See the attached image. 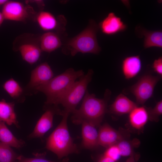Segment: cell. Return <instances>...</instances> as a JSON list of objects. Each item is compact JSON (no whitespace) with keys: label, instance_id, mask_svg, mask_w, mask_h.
Wrapping results in <instances>:
<instances>
[{"label":"cell","instance_id":"4316f807","mask_svg":"<svg viewBox=\"0 0 162 162\" xmlns=\"http://www.w3.org/2000/svg\"><path fill=\"white\" fill-rule=\"evenodd\" d=\"M103 154L115 161L118 160L121 156L119 149L116 144L106 148Z\"/></svg>","mask_w":162,"mask_h":162},{"label":"cell","instance_id":"9c48e42d","mask_svg":"<svg viewBox=\"0 0 162 162\" xmlns=\"http://www.w3.org/2000/svg\"><path fill=\"white\" fill-rule=\"evenodd\" d=\"M28 8L20 2L8 1L3 6L1 12L5 20L23 21L29 16Z\"/></svg>","mask_w":162,"mask_h":162},{"label":"cell","instance_id":"7402d4cb","mask_svg":"<svg viewBox=\"0 0 162 162\" xmlns=\"http://www.w3.org/2000/svg\"><path fill=\"white\" fill-rule=\"evenodd\" d=\"M4 90L13 99L21 101L20 98L23 95V90L19 84L13 78L6 81L3 85Z\"/></svg>","mask_w":162,"mask_h":162},{"label":"cell","instance_id":"cb8c5ba5","mask_svg":"<svg viewBox=\"0 0 162 162\" xmlns=\"http://www.w3.org/2000/svg\"><path fill=\"white\" fill-rule=\"evenodd\" d=\"M18 156L10 146L0 142V162H15Z\"/></svg>","mask_w":162,"mask_h":162},{"label":"cell","instance_id":"8992f818","mask_svg":"<svg viewBox=\"0 0 162 162\" xmlns=\"http://www.w3.org/2000/svg\"><path fill=\"white\" fill-rule=\"evenodd\" d=\"M162 77L146 74L142 76L130 88L135 97L137 105H143L153 95L154 88Z\"/></svg>","mask_w":162,"mask_h":162},{"label":"cell","instance_id":"2e32d148","mask_svg":"<svg viewBox=\"0 0 162 162\" xmlns=\"http://www.w3.org/2000/svg\"><path fill=\"white\" fill-rule=\"evenodd\" d=\"M129 120L133 128L138 130L142 129L148 120L146 107H136L129 113Z\"/></svg>","mask_w":162,"mask_h":162},{"label":"cell","instance_id":"484cf974","mask_svg":"<svg viewBox=\"0 0 162 162\" xmlns=\"http://www.w3.org/2000/svg\"><path fill=\"white\" fill-rule=\"evenodd\" d=\"M146 108L148 115V120L155 122H158L159 116L162 114V100L157 102L154 108L146 107Z\"/></svg>","mask_w":162,"mask_h":162},{"label":"cell","instance_id":"4dcf8cb0","mask_svg":"<svg viewBox=\"0 0 162 162\" xmlns=\"http://www.w3.org/2000/svg\"><path fill=\"white\" fill-rule=\"evenodd\" d=\"M4 18L1 11H0V26L3 23L4 20Z\"/></svg>","mask_w":162,"mask_h":162},{"label":"cell","instance_id":"44dd1931","mask_svg":"<svg viewBox=\"0 0 162 162\" xmlns=\"http://www.w3.org/2000/svg\"><path fill=\"white\" fill-rule=\"evenodd\" d=\"M36 20L40 27L44 31L54 29L57 25V21L55 16L47 11L40 12L37 15Z\"/></svg>","mask_w":162,"mask_h":162},{"label":"cell","instance_id":"f1b7e54d","mask_svg":"<svg viewBox=\"0 0 162 162\" xmlns=\"http://www.w3.org/2000/svg\"><path fill=\"white\" fill-rule=\"evenodd\" d=\"M97 162H116L102 154L99 157Z\"/></svg>","mask_w":162,"mask_h":162},{"label":"cell","instance_id":"5bb4252c","mask_svg":"<svg viewBox=\"0 0 162 162\" xmlns=\"http://www.w3.org/2000/svg\"><path fill=\"white\" fill-rule=\"evenodd\" d=\"M137 106L136 103L129 99L122 94H119L111 105L110 112L118 115L129 113Z\"/></svg>","mask_w":162,"mask_h":162},{"label":"cell","instance_id":"8fae6325","mask_svg":"<svg viewBox=\"0 0 162 162\" xmlns=\"http://www.w3.org/2000/svg\"><path fill=\"white\" fill-rule=\"evenodd\" d=\"M102 32L107 35H113L125 30L127 25L121 18L113 12L110 13L99 24Z\"/></svg>","mask_w":162,"mask_h":162},{"label":"cell","instance_id":"ba28073f","mask_svg":"<svg viewBox=\"0 0 162 162\" xmlns=\"http://www.w3.org/2000/svg\"><path fill=\"white\" fill-rule=\"evenodd\" d=\"M53 76V73L48 64L46 62L41 63L32 71L26 88L35 93L37 87L50 80Z\"/></svg>","mask_w":162,"mask_h":162},{"label":"cell","instance_id":"3957f363","mask_svg":"<svg viewBox=\"0 0 162 162\" xmlns=\"http://www.w3.org/2000/svg\"><path fill=\"white\" fill-rule=\"evenodd\" d=\"M70 114L64 110L61 111L60 115L62 116V120L46 139L45 148L56 154L59 159L70 154L79 153L68 130L67 121Z\"/></svg>","mask_w":162,"mask_h":162},{"label":"cell","instance_id":"d4e9b609","mask_svg":"<svg viewBox=\"0 0 162 162\" xmlns=\"http://www.w3.org/2000/svg\"><path fill=\"white\" fill-rule=\"evenodd\" d=\"M46 153H38L34 154V157L32 158L25 157L22 155H19L15 162H68L69 158L66 157L62 161L56 162L50 160L45 158Z\"/></svg>","mask_w":162,"mask_h":162},{"label":"cell","instance_id":"83f0119b","mask_svg":"<svg viewBox=\"0 0 162 162\" xmlns=\"http://www.w3.org/2000/svg\"><path fill=\"white\" fill-rule=\"evenodd\" d=\"M152 67L154 72L158 76L162 77V57H160L155 60L152 64Z\"/></svg>","mask_w":162,"mask_h":162},{"label":"cell","instance_id":"1f68e13d","mask_svg":"<svg viewBox=\"0 0 162 162\" xmlns=\"http://www.w3.org/2000/svg\"><path fill=\"white\" fill-rule=\"evenodd\" d=\"M8 1V0H0V6L4 5Z\"/></svg>","mask_w":162,"mask_h":162},{"label":"cell","instance_id":"7c38bea8","mask_svg":"<svg viewBox=\"0 0 162 162\" xmlns=\"http://www.w3.org/2000/svg\"><path fill=\"white\" fill-rule=\"evenodd\" d=\"M82 145L86 149L93 150L99 146L98 132L95 127L88 122H82Z\"/></svg>","mask_w":162,"mask_h":162},{"label":"cell","instance_id":"277c9868","mask_svg":"<svg viewBox=\"0 0 162 162\" xmlns=\"http://www.w3.org/2000/svg\"><path fill=\"white\" fill-rule=\"evenodd\" d=\"M98 29V26L95 22L91 21L86 28L69 40L66 46L71 55L74 56L79 52L98 54L101 48L96 37Z\"/></svg>","mask_w":162,"mask_h":162},{"label":"cell","instance_id":"4fadbf2b","mask_svg":"<svg viewBox=\"0 0 162 162\" xmlns=\"http://www.w3.org/2000/svg\"><path fill=\"white\" fill-rule=\"evenodd\" d=\"M122 70L125 79L129 80L136 76L142 68V62L139 55L129 56L122 61Z\"/></svg>","mask_w":162,"mask_h":162},{"label":"cell","instance_id":"6da1fadb","mask_svg":"<svg viewBox=\"0 0 162 162\" xmlns=\"http://www.w3.org/2000/svg\"><path fill=\"white\" fill-rule=\"evenodd\" d=\"M111 94L110 91L107 89L104 98L100 99L96 97L94 94H90L87 90L80 107L72 112L73 122L80 124L85 121L95 127L99 126L106 112Z\"/></svg>","mask_w":162,"mask_h":162},{"label":"cell","instance_id":"f546056e","mask_svg":"<svg viewBox=\"0 0 162 162\" xmlns=\"http://www.w3.org/2000/svg\"><path fill=\"white\" fill-rule=\"evenodd\" d=\"M136 158L134 153L130 156L126 160V162H136Z\"/></svg>","mask_w":162,"mask_h":162},{"label":"cell","instance_id":"ac0fdd59","mask_svg":"<svg viewBox=\"0 0 162 162\" xmlns=\"http://www.w3.org/2000/svg\"><path fill=\"white\" fill-rule=\"evenodd\" d=\"M18 50L22 59L30 64H33L38 61L42 51L40 47L31 43L21 45Z\"/></svg>","mask_w":162,"mask_h":162},{"label":"cell","instance_id":"d6986e66","mask_svg":"<svg viewBox=\"0 0 162 162\" xmlns=\"http://www.w3.org/2000/svg\"><path fill=\"white\" fill-rule=\"evenodd\" d=\"M0 142L17 149H20L25 145L22 140L17 138L8 128L5 123L0 121Z\"/></svg>","mask_w":162,"mask_h":162},{"label":"cell","instance_id":"52a82bcc","mask_svg":"<svg viewBox=\"0 0 162 162\" xmlns=\"http://www.w3.org/2000/svg\"><path fill=\"white\" fill-rule=\"evenodd\" d=\"M45 112L38 121L33 131L28 136L29 139H41L45 134L53 125V120L55 114L60 115L61 110L54 105L44 106Z\"/></svg>","mask_w":162,"mask_h":162},{"label":"cell","instance_id":"ffe728a7","mask_svg":"<svg viewBox=\"0 0 162 162\" xmlns=\"http://www.w3.org/2000/svg\"><path fill=\"white\" fill-rule=\"evenodd\" d=\"M40 48L42 51L50 53L60 47L62 42L56 34L47 32L43 34L40 39Z\"/></svg>","mask_w":162,"mask_h":162},{"label":"cell","instance_id":"603a6c76","mask_svg":"<svg viewBox=\"0 0 162 162\" xmlns=\"http://www.w3.org/2000/svg\"><path fill=\"white\" fill-rule=\"evenodd\" d=\"M140 144L139 140L136 139L131 140L124 139L116 144L121 156L124 157L130 156L134 153V148L139 146Z\"/></svg>","mask_w":162,"mask_h":162},{"label":"cell","instance_id":"30bf717a","mask_svg":"<svg viewBox=\"0 0 162 162\" xmlns=\"http://www.w3.org/2000/svg\"><path fill=\"white\" fill-rule=\"evenodd\" d=\"M125 138L126 136L122 132L114 129L107 123L101 126L98 132L99 145L106 148Z\"/></svg>","mask_w":162,"mask_h":162},{"label":"cell","instance_id":"7a4b0ae2","mask_svg":"<svg viewBox=\"0 0 162 162\" xmlns=\"http://www.w3.org/2000/svg\"><path fill=\"white\" fill-rule=\"evenodd\" d=\"M84 74L82 70L75 71L73 68H69L38 86L35 92H40L46 95V99L45 106H58L76 80Z\"/></svg>","mask_w":162,"mask_h":162},{"label":"cell","instance_id":"9a60e30c","mask_svg":"<svg viewBox=\"0 0 162 162\" xmlns=\"http://www.w3.org/2000/svg\"><path fill=\"white\" fill-rule=\"evenodd\" d=\"M136 30L140 36H144V47L145 48L156 47H162L161 30L150 31L137 27Z\"/></svg>","mask_w":162,"mask_h":162},{"label":"cell","instance_id":"e0dca14e","mask_svg":"<svg viewBox=\"0 0 162 162\" xmlns=\"http://www.w3.org/2000/svg\"><path fill=\"white\" fill-rule=\"evenodd\" d=\"M14 102H7L4 100L0 101V121L8 125L13 124L19 127L18 122L14 111Z\"/></svg>","mask_w":162,"mask_h":162},{"label":"cell","instance_id":"5b68a950","mask_svg":"<svg viewBox=\"0 0 162 162\" xmlns=\"http://www.w3.org/2000/svg\"><path fill=\"white\" fill-rule=\"evenodd\" d=\"M93 71L89 69L86 74L79 78V80L75 81L69 89L60 102L64 108V110L72 112L84 95L85 94L89 83L92 79Z\"/></svg>","mask_w":162,"mask_h":162}]
</instances>
